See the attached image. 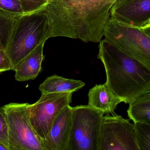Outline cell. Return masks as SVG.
Instances as JSON below:
<instances>
[{"label":"cell","mask_w":150,"mask_h":150,"mask_svg":"<svg viewBox=\"0 0 150 150\" xmlns=\"http://www.w3.org/2000/svg\"><path fill=\"white\" fill-rule=\"evenodd\" d=\"M73 94V92L41 94L37 102L30 105V121L41 140L47 135L61 111L72 103Z\"/></svg>","instance_id":"8"},{"label":"cell","mask_w":150,"mask_h":150,"mask_svg":"<svg viewBox=\"0 0 150 150\" xmlns=\"http://www.w3.org/2000/svg\"><path fill=\"white\" fill-rule=\"evenodd\" d=\"M25 14L45 9L47 0H20Z\"/></svg>","instance_id":"18"},{"label":"cell","mask_w":150,"mask_h":150,"mask_svg":"<svg viewBox=\"0 0 150 150\" xmlns=\"http://www.w3.org/2000/svg\"><path fill=\"white\" fill-rule=\"evenodd\" d=\"M0 150H9V149L0 142Z\"/></svg>","instance_id":"22"},{"label":"cell","mask_w":150,"mask_h":150,"mask_svg":"<svg viewBox=\"0 0 150 150\" xmlns=\"http://www.w3.org/2000/svg\"><path fill=\"white\" fill-rule=\"evenodd\" d=\"M16 17L0 9V50H6Z\"/></svg>","instance_id":"15"},{"label":"cell","mask_w":150,"mask_h":150,"mask_svg":"<svg viewBox=\"0 0 150 150\" xmlns=\"http://www.w3.org/2000/svg\"><path fill=\"white\" fill-rule=\"evenodd\" d=\"M45 43L39 45L17 65L14 70L16 81L25 82L36 79L41 71L42 62L45 59Z\"/></svg>","instance_id":"11"},{"label":"cell","mask_w":150,"mask_h":150,"mask_svg":"<svg viewBox=\"0 0 150 150\" xmlns=\"http://www.w3.org/2000/svg\"><path fill=\"white\" fill-rule=\"evenodd\" d=\"M0 142L10 150L8 122L1 108H0Z\"/></svg>","instance_id":"19"},{"label":"cell","mask_w":150,"mask_h":150,"mask_svg":"<svg viewBox=\"0 0 150 150\" xmlns=\"http://www.w3.org/2000/svg\"><path fill=\"white\" fill-rule=\"evenodd\" d=\"M0 9L16 17L25 14L20 0H0Z\"/></svg>","instance_id":"17"},{"label":"cell","mask_w":150,"mask_h":150,"mask_svg":"<svg viewBox=\"0 0 150 150\" xmlns=\"http://www.w3.org/2000/svg\"><path fill=\"white\" fill-rule=\"evenodd\" d=\"M88 105L104 114H113L122 100L115 96L105 84L96 85L90 89Z\"/></svg>","instance_id":"12"},{"label":"cell","mask_w":150,"mask_h":150,"mask_svg":"<svg viewBox=\"0 0 150 150\" xmlns=\"http://www.w3.org/2000/svg\"><path fill=\"white\" fill-rule=\"evenodd\" d=\"M141 28L150 36V24L143 27H141Z\"/></svg>","instance_id":"21"},{"label":"cell","mask_w":150,"mask_h":150,"mask_svg":"<svg viewBox=\"0 0 150 150\" xmlns=\"http://www.w3.org/2000/svg\"><path fill=\"white\" fill-rule=\"evenodd\" d=\"M127 113L129 119L134 123L142 122L150 126V92L129 104Z\"/></svg>","instance_id":"14"},{"label":"cell","mask_w":150,"mask_h":150,"mask_svg":"<svg viewBox=\"0 0 150 150\" xmlns=\"http://www.w3.org/2000/svg\"><path fill=\"white\" fill-rule=\"evenodd\" d=\"M140 150H150V126L145 123H134Z\"/></svg>","instance_id":"16"},{"label":"cell","mask_w":150,"mask_h":150,"mask_svg":"<svg viewBox=\"0 0 150 150\" xmlns=\"http://www.w3.org/2000/svg\"><path fill=\"white\" fill-rule=\"evenodd\" d=\"M72 107L67 105L58 114L51 130L41 140L44 150H68Z\"/></svg>","instance_id":"10"},{"label":"cell","mask_w":150,"mask_h":150,"mask_svg":"<svg viewBox=\"0 0 150 150\" xmlns=\"http://www.w3.org/2000/svg\"><path fill=\"white\" fill-rule=\"evenodd\" d=\"M118 0H47L44 11L49 23L47 38L63 37L99 43Z\"/></svg>","instance_id":"1"},{"label":"cell","mask_w":150,"mask_h":150,"mask_svg":"<svg viewBox=\"0 0 150 150\" xmlns=\"http://www.w3.org/2000/svg\"><path fill=\"white\" fill-rule=\"evenodd\" d=\"M12 69L13 65L6 51L0 50V74Z\"/></svg>","instance_id":"20"},{"label":"cell","mask_w":150,"mask_h":150,"mask_svg":"<svg viewBox=\"0 0 150 150\" xmlns=\"http://www.w3.org/2000/svg\"><path fill=\"white\" fill-rule=\"evenodd\" d=\"M121 115L103 116L98 150H140L134 124Z\"/></svg>","instance_id":"7"},{"label":"cell","mask_w":150,"mask_h":150,"mask_svg":"<svg viewBox=\"0 0 150 150\" xmlns=\"http://www.w3.org/2000/svg\"><path fill=\"white\" fill-rule=\"evenodd\" d=\"M103 35L105 39L150 68V36L142 28L110 17Z\"/></svg>","instance_id":"4"},{"label":"cell","mask_w":150,"mask_h":150,"mask_svg":"<svg viewBox=\"0 0 150 150\" xmlns=\"http://www.w3.org/2000/svg\"><path fill=\"white\" fill-rule=\"evenodd\" d=\"M110 17L137 27L150 24V0H118L111 9Z\"/></svg>","instance_id":"9"},{"label":"cell","mask_w":150,"mask_h":150,"mask_svg":"<svg viewBox=\"0 0 150 150\" xmlns=\"http://www.w3.org/2000/svg\"><path fill=\"white\" fill-rule=\"evenodd\" d=\"M98 59L105 67V83L109 90L126 104L150 92V68L117 47L102 40Z\"/></svg>","instance_id":"2"},{"label":"cell","mask_w":150,"mask_h":150,"mask_svg":"<svg viewBox=\"0 0 150 150\" xmlns=\"http://www.w3.org/2000/svg\"><path fill=\"white\" fill-rule=\"evenodd\" d=\"M85 85L80 80L68 79L53 75L48 77L40 85L41 94L62 92H74L80 90Z\"/></svg>","instance_id":"13"},{"label":"cell","mask_w":150,"mask_h":150,"mask_svg":"<svg viewBox=\"0 0 150 150\" xmlns=\"http://www.w3.org/2000/svg\"><path fill=\"white\" fill-rule=\"evenodd\" d=\"M104 114L88 105L72 107L68 150H98L100 131Z\"/></svg>","instance_id":"6"},{"label":"cell","mask_w":150,"mask_h":150,"mask_svg":"<svg viewBox=\"0 0 150 150\" xmlns=\"http://www.w3.org/2000/svg\"><path fill=\"white\" fill-rule=\"evenodd\" d=\"M49 23L44 9L16 17L6 48L13 69L39 45L45 42Z\"/></svg>","instance_id":"3"},{"label":"cell","mask_w":150,"mask_h":150,"mask_svg":"<svg viewBox=\"0 0 150 150\" xmlns=\"http://www.w3.org/2000/svg\"><path fill=\"white\" fill-rule=\"evenodd\" d=\"M30 105L11 103L1 107L8 122L10 150H44L30 121Z\"/></svg>","instance_id":"5"}]
</instances>
